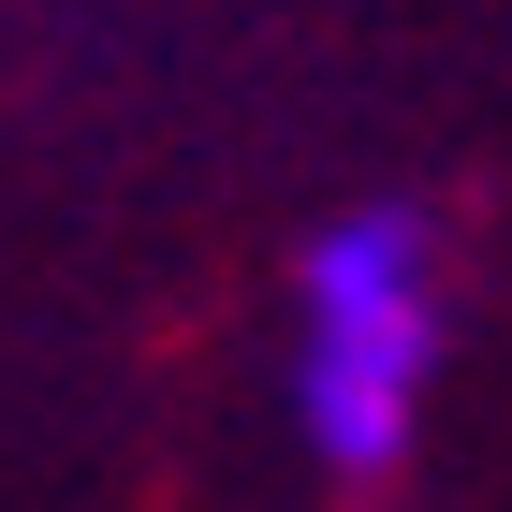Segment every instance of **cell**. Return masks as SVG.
I'll return each mask as SVG.
<instances>
[{"instance_id":"obj_1","label":"cell","mask_w":512,"mask_h":512,"mask_svg":"<svg viewBox=\"0 0 512 512\" xmlns=\"http://www.w3.org/2000/svg\"><path fill=\"white\" fill-rule=\"evenodd\" d=\"M425 381H439V249L410 205H337L293 264V439L337 483L410 469L425 439Z\"/></svg>"}]
</instances>
